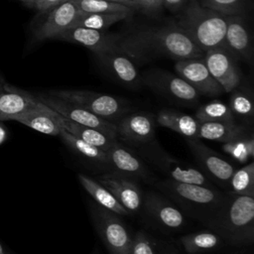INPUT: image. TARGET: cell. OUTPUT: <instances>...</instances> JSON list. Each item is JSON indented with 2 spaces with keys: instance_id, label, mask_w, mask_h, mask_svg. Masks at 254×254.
Here are the masks:
<instances>
[{
  "instance_id": "obj_46",
  "label": "cell",
  "mask_w": 254,
  "mask_h": 254,
  "mask_svg": "<svg viewBox=\"0 0 254 254\" xmlns=\"http://www.w3.org/2000/svg\"><path fill=\"white\" fill-rule=\"evenodd\" d=\"M91 254H99V253H98V251H97V250H94Z\"/></svg>"
},
{
  "instance_id": "obj_35",
  "label": "cell",
  "mask_w": 254,
  "mask_h": 254,
  "mask_svg": "<svg viewBox=\"0 0 254 254\" xmlns=\"http://www.w3.org/2000/svg\"><path fill=\"white\" fill-rule=\"evenodd\" d=\"M78 10L85 13H131L132 8L106 0H72Z\"/></svg>"
},
{
  "instance_id": "obj_13",
  "label": "cell",
  "mask_w": 254,
  "mask_h": 254,
  "mask_svg": "<svg viewBox=\"0 0 254 254\" xmlns=\"http://www.w3.org/2000/svg\"><path fill=\"white\" fill-rule=\"evenodd\" d=\"M204 63L212 77L224 92H231L241 82V71L233 58L224 48L208 50L204 53Z\"/></svg>"
},
{
  "instance_id": "obj_1",
  "label": "cell",
  "mask_w": 254,
  "mask_h": 254,
  "mask_svg": "<svg viewBox=\"0 0 254 254\" xmlns=\"http://www.w3.org/2000/svg\"><path fill=\"white\" fill-rule=\"evenodd\" d=\"M118 46L121 53L139 59L167 57L179 61L204 55L176 24L138 31L120 38Z\"/></svg>"
},
{
  "instance_id": "obj_8",
  "label": "cell",
  "mask_w": 254,
  "mask_h": 254,
  "mask_svg": "<svg viewBox=\"0 0 254 254\" xmlns=\"http://www.w3.org/2000/svg\"><path fill=\"white\" fill-rule=\"evenodd\" d=\"M106 156L109 172L152 185L158 180L145 163V160L138 153L117 139L106 151Z\"/></svg>"
},
{
  "instance_id": "obj_42",
  "label": "cell",
  "mask_w": 254,
  "mask_h": 254,
  "mask_svg": "<svg viewBox=\"0 0 254 254\" xmlns=\"http://www.w3.org/2000/svg\"><path fill=\"white\" fill-rule=\"evenodd\" d=\"M17 1H20L21 3H23L25 6H27L29 8H34L35 4L38 0H17Z\"/></svg>"
},
{
  "instance_id": "obj_16",
  "label": "cell",
  "mask_w": 254,
  "mask_h": 254,
  "mask_svg": "<svg viewBox=\"0 0 254 254\" xmlns=\"http://www.w3.org/2000/svg\"><path fill=\"white\" fill-rule=\"evenodd\" d=\"M187 144L200 168L208 178L227 187L234 167L215 151L203 144L200 139H187Z\"/></svg>"
},
{
  "instance_id": "obj_7",
  "label": "cell",
  "mask_w": 254,
  "mask_h": 254,
  "mask_svg": "<svg viewBox=\"0 0 254 254\" xmlns=\"http://www.w3.org/2000/svg\"><path fill=\"white\" fill-rule=\"evenodd\" d=\"M139 155L167 176V179L180 183L211 186L207 177L199 170L179 161L164 151L156 141L138 147Z\"/></svg>"
},
{
  "instance_id": "obj_10",
  "label": "cell",
  "mask_w": 254,
  "mask_h": 254,
  "mask_svg": "<svg viewBox=\"0 0 254 254\" xmlns=\"http://www.w3.org/2000/svg\"><path fill=\"white\" fill-rule=\"evenodd\" d=\"M143 82L162 96L183 105L192 106L199 100V93L191 85L182 77L164 70L148 72Z\"/></svg>"
},
{
  "instance_id": "obj_40",
  "label": "cell",
  "mask_w": 254,
  "mask_h": 254,
  "mask_svg": "<svg viewBox=\"0 0 254 254\" xmlns=\"http://www.w3.org/2000/svg\"><path fill=\"white\" fill-rule=\"evenodd\" d=\"M8 137V129L4 124V121L0 120V145H2Z\"/></svg>"
},
{
  "instance_id": "obj_15",
  "label": "cell",
  "mask_w": 254,
  "mask_h": 254,
  "mask_svg": "<svg viewBox=\"0 0 254 254\" xmlns=\"http://www.w3.org/2000/svg\"><path fill=\"white\" fill-rule=\"evenodd\" d=\"M175 70L180 77L191 85L199 94L217 96L224 92L210 74L203 59L179 60L175 64Z\"/></svg>"
},
{
  "instance_id": "obj_30",
  "label": "cell",
  "mask_w": 254,
  "mask_h": 254,
  "mask_svg": "<svg viewBox=\"0 0 254 254\" xmlns=\"http://www.w3.org/2000/svg\"><path fill=\"white\" fill-rule=\"evenodd\" d=\"M228 106L234 118H239L245 125L252 123L254 105L251 92L236 87L231 91Z\"/></svg>"
},
{
  "instance_id": "obj_12",
  "label": "cell",
  "mask_w": 254,
  "mask_h": 254,
  "mask_svg": "<svg viewBox=\"0 0 254 254\" xmlns=\"http://www.w3.org/2000/svg\"><path fill=\"white\" fill-rule=\"evenodd\" d=\"M142 210L155 224L165 229L179 230L186 225L184 212L163 193H146Z\"/></svg>"
},
{
  "instance_id": "obj_18",
  "label": "cell",
  "mask_w": 254,
  "mask_h": 254,
  "mask_svg": "<svg viewBox=\"0 0 254 254\" xmlns=\"http://www.w3.org/2000/svg\"><path fill=\"white\" fill-rule=\"evenodd\" d=\"M79 10L72 0H67L47 13L45 21L35 32L37 41L56 39L61 33L70 28L79 15Z\"/></svg>"
},
{
  "instance_id": "obj_5",
  "label": "cell",
  "mask_w": 254,
  "mask_h": 254,
  "mask_svg": "<svg viewBox=\"0 0 254 254\" xmlns=\"http://www.w3.org/2000/svg\"><path fill=\"white\" fill-rule=\"evenodd\" d=\"M48 93L71 102L104 119L115 122L129 113L131 106L128 101L110 94L85 89H55Z\"/></svg>"
},
{
  "instance_id": "obj_3",
  "label": "cell",
  "mask_w": 254,
  "mask_h": 254,
  "mask_svg": "<svg viewBox=\"0 0 254 254\" xmlns=\"http://www.w3.org/2000/svg\"><path fill=\"white\" fill-rule=\"evenodd\" d=\"M176 25L203 53L224 48L226 16L203 7L198 0H189L178 13Z\"/></svg>"
},
{
  "instance_id": "obj_4",
  "label": "cell",
  "mask_w": 254,
  "mask_h": 254,
  "mask_svg": "<svg viewBox=\"0 0 254 254\" xmlns=\"http://www.w3.org/2000/svg\"><path fill=\"white\" fill-rule=\"evenodd\" d=\"M161 193L171 199L180 209L204 222L221 203L224 193L212 186L162 180L154 184Z\"/></svg>"
},
{
  "instance_id": "obj_36",
  "label": "cell",
  "mask_w": 254,
  "mask_h": 254,
  "mask_svg": "<svg viewBox=\"0 0 254 254\" xmlns=\"http://www.w3.org/2000/svg\"><path fill=\"white\" fill-rule=\"evenodd\" d=\"M200 5L214 10L222 15H242L244 11V0H198Z\"/></svg>"
},
{
  "instance_id": "obj_38",
  "label": "cell",
  "mask_w": 254,
  "mask_h": 254,
  "mask_svg": "<svg viewBox=\"0 0 254 254\" xmlns=\"http://www.w3.org/2000/svg\"><path fill=\"white\" fill-rule=\"evenodd\" d=\"M164 0H142L140 8H142L147 13H156L164 7Z\"/></svg>"
},
{
  "instance_id": "obj_22",
  "label": "cell",
  "mask_w": 254,
  "mask_h": 254,
  "mask_svg": "<svg viewBox=\"0 0 254 254\" xmlns=\"http://www.w3.org/2000/svg\"><path fill=\"white\" fill-rule=\"evenodd\" d=\"M11 120L52 136H59L62 130L61 115L46 104L14 116Z\"/></svg>"
},
{
  "instance_id": "obj_19",
  "label": "cell",
  "mask_w": 254,
  "mask_h": 254,
  "mask_svg": "<svg viewBox=\"0 0 254 254\" xmlns=\"http://www.w3.org/2000/svg\"><path fill=\"white\" fill-rule=\"evenodd\" d=\"M103 68L118 82L128 88H139L143 80L130 59L121 52H105L96 54Z\"/></svg>"
},
{
  "instance_id": "obj_32",
  "label": "cell",
  "mask_w": 254,
  "mask_h": 254,
  "mask_svg": "<svg viewBox=\"0 0 254 254\" xmlns=\"http://www.w3.org/2000/svg\"><path fill=\"white\" fill-rule=\"evenodd\" d=\"M223 151L240 164H246L254 156V137L249 132L231 142L223 143Z\"/></svg>"
},
{
  "instance_id": "obj_25",
  "label": "cell",
  "mask_w": 254,
  "mask_h": 254,
  "mask_svg": "<svg viewBox=\"0 0 254 254\" xmlns=\"http://www.w3.org/2000/svg\"><path fill=\"white\" fill-rule=\"evenodd\" d=\"M77 178L82 188L92 197L95 203L120 216L131 215L129 211L116 199L112 192L98 181L83 174H78Z\"/></svg>"
},
{
  "instance_id": "obj_33",
  "label": "cell",
  "mask_w": 254,
  "mask_h": 254,
  "mask_svg": "<svg viewBox=\"0 0 254 254\" xmlns=\"http://www.w3.org/2000/svg\"><path fill=\"white\" fill-rule=\"evenodd\" d=\"M194 117L199 122L235 120L229 106L220 100H213L199 106Z\"/></svg>"
},
{
  "instance_id": "obj_20",
  "label": "cell",
  "mask_w": 254,
  "mask_h": 254,
  "mask_svg": "<svg viewBox=\"0 0 254 254\" xmlns=\"http://www.w3.org/2000/svg\"><path fill=\"white\" fill-rule=\"evenodd\" d=\"M43 104L35 94L5 82L0 91V120L9 121L14 116L41 107Z\"/></svg>"
},
{
  "instance_id": "obj_29",
  "label": "cell",
  "mask_w": 254,
  "mask_h": 254,
  "mask_svg": "<svg viewBox=\"0 0 254 254\" xmlns=\"http://www.w3.org/2000/svg\"><path fill=\"white\" fill-rule=\"evenodd\" d=\"M80 11V10H79ZM130 13H85L80 11L71 27H84L94 30H105L127 18Z\"/></svg>"
},
{
  "instance_id": "obj_2",
  "label": "cell",
  "mask_w": 254,
  "mask_h": 254,
  "mask_svg": "<svg viewBox=\"0 0 254 254\" xmlns=\"http://www.w3.org/2000/svg\"><path fill=\"white\" fill-rule=\"evenodd\" d=\"M224 242L247 246L254 241V195L224 193L221 203L203 222Z\"/></svg>"
},
{
  "instance_id": "obj_28",
  "label": "cell",
  "mask_w": 254,
  "mask_h": 254,
  "mask_svg": "<svg viewBox=\"0 0 254 254\" xmlns=\"http://www.w3.org/2000/svg\"><path fill=\"white\" fill-rule=\"evenodd\" d=\"M61 126L62 129L65 130L66 132L70 133L71 135L83 140L84 142L97 147L103 151H107L109 147L112 145V143L116 140L113 138H110L109 136L105 135L101 131L87 127L78 123H75L71 120H68L63 116H61Z\"/></svg>"
},
{
  "instance_id": "obj_21",
  "label": "cell",
  "mask_w": 254,
  "mask_h": 254,
  "mask_svg": "<svg viewBox=\"0 0 254 254\" xmlns=\"http://www.w3.org/2000/svg\"><path fill=\"white\" fill-rule=\"evenodd\" d=\"M224 49L235 59H251L252 41L242 15L226 16Z\"/></svg>"
},
{
  "instance_id": "obj_34",
  "label": "cell",
  "mask_w": 254,
  "mask_h": 254,
  "mask_svg": "<svg viewBox=\"0 0 254 254\" xmlns=\"http://www.w3.org/2000/svg\"><path fill=\"white\" fill-rule=\"evenodd\" d=\"M130 254H174V252L168 250L149 233L141 229L132 238Z\"/></svg>"
},
{
  "instance_id": "obj_45",
  "label": "cell",
  "mask_w": 254,
  "mask_h": 254,
  "mask_svg": "<svg viewBox=\"0 0 254 254\" xmlns=\"http://www.w3.org/2000/svg\"><path fill=\"white\" fill-rule=\"evenodd\" d=\"M134 2H136L138 5H139V7H140V4H141V2H142V0H133Z\"/></svg>"
},
{
  "instance_id": "obj_9",
  "label": "cell",
  "mask_w": 254,
  "mask_h": 254,
  "mask_svg": "<svg viewBox=\"0 0 254 254\" xmlns=\"http://www.w3.org/2000/svg\"><path fill=\"white\" fill-rule=\"evenodd\" d=\"M40 101L55 110L61 116L71 120L75 123L97 129L109 136L116 139V126L113 121L104 119L98 115H95L84 108L77 106L71 102L61 99L50 93H40L36 95Z\"/></svg>"
},
{
  "instance_id": "obj_37",
  "label": "cell",
  "mask_w": 254,
  "mask_h": 254,
  "mask_svg": "<svg viewBox=\"0 0 254 254\" xmlns=\"http://www.w3.org/2000/svg\"><path fill=\"white\" fill-rule=\"evenodd\" d=\"M67 0H38L35 4V9L42 14H47L57 6Z\"/></svg>"
},
{
  "instance_id": "obj_11",
  "label": "cell",
  "mask_w": 254,
  "mask_h": 254,
  "mask_svg": "<svg viewBox=\"0 0 254 254\" xmlns=\"http://www.w3.org/2000/svg\"><path fill=\"white\" fill-rule=\"evenodd\" d=\"M116 139L130 146L141 147L155 141L156 117L147 112L127 113L115 122Z\"/></svg>"
},
{
  "instance_id": "obj_24",
  "label": "cell",
  "mask_w": 254,
  "mask_h": 254,
  "mask_svg": "<svg viewBox=\"0 0 254 254\" xmlns=\"http://www.w3.org/2000/svg\"><path fill=\"white\" fill-rule=\"evenodd\" d=\"M156 123L175 131L187 139H198L199 121L187 113L174 109H162L156 116Z\"/></svg>"
},
{
  "instance_id": "obj_14",
  "label": "cell",
  "mask_w": 254,
  "mask_h": 254,
  "mask_svg": "<svg viewBox=\"0 0 254 254\" xmlns=\"http://www.w3.org/2000/svg\"><path fill=\"white\" fill-rule=\"evenodd\" d=\"M95 180L108 189L130 214L142 209L145 193L135 180L113 172L98 176Z\"/></svg>"
},
{
  "instance_id": "obj_39",
  "label": "cell",
  "mask_w": 254,
  "mask_h": 254,
  "mask_svg": "<svg viewBox=\"0 0 254 254\" xmlns=\"http://www.w3.org/2000/svg\"><path fill=\"white\" fill-rule=\"evenodd\" d=\"M189 2V0H164L163 5L165 8L173 13L178 14Z\"/></svg>"
},
{
  "instance_id": "obj_41",
  "label": "cell",
  "mask_w": 254,
  "mask_h": 254,
  "mask_svg": "<svg viewBox=\"0 0 254 254\" xmlns=\"http://www.w3.org/2000/svg\"><path fill=\"white\" fill-rule=\"evenodd\" d=\"M106 1H110V2H115V3H120L123 5H126L132 9H136V8H140L139 5L134 2L133 0H106Z\"/></svg>"
},
{
  "instance_id": "obj_44",
  "label": "cell",
  "mask_w": 254,
  "mask_h": 254,
  "mask_svg": "<svg viewBox=\"0 0 254 254\" xmlns=\"http://www.w3.org/2000/svg\"><path fill=\"white\" fill-rule=\"evenodd\" d=\"M6 81L3 79V77L0 75V91H1V89H2V87H3V85H4V83H5Z\"/></svg>"
},
{
  "instance_id": "obj_26",
  "label": "cell",
  "mask_w": 254,
  "mask_h": 254,
  "mask_svg": "<svg viewBox=\"0 0 254 254\" xmlns=\"http://www.w3.org/2000/svg\"><path fill=\"white\" fill-rule=\"evenodd\" d=\"M59 136L61 137L63 143L66 146V148L69 149L73 154L87 162L100 166L108 171L107 156L105 151L84 142L83 140L71 135L64 129L61 130Z\"/></svg>"
},
{
  "instance_id": "obj_6",
  "label": "cell",
  "mask_w": 254,
  "mask_h": 254,
  "mask_svg": "<svg viewBox=\"0 0 254 254\" xmlns=\"http://www.w3.org/2000/svg\"><path fill=\"white\" fill-rule=\"evenodd\" d=\"M95 230L109 254H130L132 235L121 216L97 203H88Z\"/></svg>"
},
{
  "instance_id": "obj_17",
  "label": "cell",
  "mask_w": 254,
  "mask_h": 254,
  "mask_svg": "<svg viewBox=\"0 0 254 254\" xmlns=\"http://www.w3.org/2000/svg\"><path fill=\"white\" fill-rule=\"evenodd\" d=\"M119 39L102 30H94L84 27H70L61 33L55 40L74 43L91 50L95 55L105 52H121Z\"/></svg>"
},
{
  "instance_id": "obj_23",
  "label": "cell",
  "mask_w": 254,
  "mask_h": 254,
  "mask_svg": "<svg viewBox=\"0 0 254 254\" xmlns=\"http://www.w3.org/2000/svg\"><path fill=\"white\" fill-rule=\"evenodd\" d=\"M252 132L248 125L231 121H207L199 122L198 139H205L220 143L236 140L243 135Z\"/></svg>"
},
{
  "instance_id": "obj_43",
  "label": "cell",
  "mask_w": 254,
  "mask_h": 254,
  "mask_svg": "<svg viewBox=\"0 0 254 254\" xmlns=\"http://www.w3.org/2000/svg\"><path fill=\"white\" fill-rule=\"evenodd\" d=\"M0 254H12L8 249L4 247V245L0 242Z\"/></svg>"
},
{
  "instance_id": "obj_27",
  "label": "cell",
  "mask_w": 254,
  "mask_h": 254,
  "mask_svg": "<svg viewBox=\"0 0 254 254\" xmlns=\"http://www.w3.org/2000/svg\"><path fill=\"white\" fill-rule=\"evenodd\" d=\"M180 243L188 254H199L218 249L224 244L223 239L211 230H202L186 234Z\"/></svg>"
},
{
  "instance_id": "obj_31",
  "label": "cell",
  "mask_w": 254,
  "mask_h": 254,
  "mask_svg": "<svg viewBox=\"0 0 254 254\" xmlns=\"http://www.w3.org/2000/svg\"><path fill=\"white\" fill-rule=\"evenodd\" d=\"M227 187L231 192L254 195V163L249 162L245 166L234 170Z\"/></svg>"
}]
</instances>
